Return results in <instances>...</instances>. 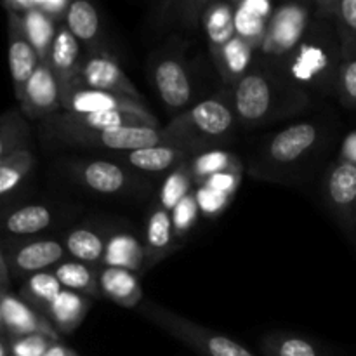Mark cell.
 <instances>
[{
	"label": "cell",
	"instance_id": "obj_14",
	"mask_svg": "<svg viewBox=\"0 0 356 356\" xmlns=\"http://www.w3.org/2000/svg\"><path fill=\"white\" fill-rule=\"evenodd\" d=\"M97 282L101 292L124 308H134L141 302V284L132 271L104 266L97 275Z\"/></svg>",
	"mask_w": 356,
	"mask_h": 356
},
{
	"label": "cell",
	"instance_id": "obj_36",
	"mask_svg": "<svg viewBox=\"0 0 356 356\" xmlns=\"http://www.w3.org/2000/svg\"><path fill=\"white\" fill-rule=\"evenodd\" d=\"M26 141V129L16 113H6L0 117V160L13 153L21 152Z\"/></svg>",
	"mask_w": 356,
	"mask_h": 356
},
{
	"label": "cell",
	"instance_id": "obj_27",
	"mask_svg": "<svg viewBox=\"0 0 356 356\" xmlns=\"http://www.w3.org/2000/svg\"><path fill=\"white\" fill-rule=\"evenodd\" d=\"M329 198L339 209H348L356 202V165L341 160L329 177Z\"/></svg>",
	"mask_w": 356,
	"mask_h": 356
},
{
	"label": "cell",
	"instance_id": "obj_28",
	"mask_svg": "<svg viewBox=\"0 0 356 356\" xmlns=\"http://www.w3.org/2000/svg\"><path fill=\"white\" fill-rule=\"evenodd\" d=\"M306 14L296 7H285L278 13L277 19L273 21V28L270 30V42L278 52L287 51L298 37L301 35L305 26Z\"/></svg>",
	"mask_w": 356,
	"mask_h": 356
},
{
	"label": "cell",
	"instance_id": "obj_44",
	"mask_svg": "<svg viewBox=\"0 0 356 356\" xmlns=\"http://www.w3.org/2000/svg\"><path fill=\"white\" fill-rule=\"evenodd\" d=\"M0 291H9V266L2 249H0Z\"/></svg>",
	"mask_w": 356,
	"mask_h": 356
},
{
	"label": "cell",
	"instance_id": "obj_37",
	"mask_svg": "<svg viewBox=\"0 0 356 356\" xmlns=\"http://www.w3.org/2000/svg\"><path fill=\"white\" fill-rule=\"evenodd\" d=\"M266 356H320L315 344L298 336H270L264 341Z\"/></svg>",
	"mask_w": 356,
	"mask_h": 356
},
{
	"label": "cell",
	"instance_id": "obj_20",
	"mask_svg": "<svg viewBox=\"0 0 356 356\" xmlns=\"http://www.w3.org/2000/svg\"><path fill=\"white\" fill-rule=\"evenodd\" d=\"M17 16H19L24 35H26L28 42H30L31 47L38 54L40 63H47L49 52H51L56 31H58L56 21L35 9L26 10L23 14H17Z\"/></svg>",
	"mask_w": 356,
	"mask_h": 356
},
{
	"label": "cell",
	"instance_id": "obj_7",
	"mask_svg": "<svg viewBox=\"0 0 356 356\" xmlns=\"http://www.w3.org/2000/svg\"><path fill=\"white\" fill-rule=\"evenodd\" d=\"M61 108L65 110V113L70 115H90L115 110H146L141 101L118 96V94L103 92V90L87 89V87L79 86V83H72L68 90L63 94Z\"/></svg>",
	"mask_w": 356,
	"mask_h": 356
},
{
	"label": "cell",
	"instance_id": "obj_11",
	"mask_svg": "<svg viewBox=\"0 0 356 356\" xmlns=\"http://www.w3.org/2000/svg\"><path fill=\"white\" fill-rule=\"evenodd\" d=\"M80 45L79 40L73 37L72 31L65 26H58L54 42H52L51 52H49L47 65L51 66L56 80L59 83L61 96L68 90L73 80L79 75V68L82 65L80 61Z\"/></svg>",
	"mask_w": 356,
	"mask_h": 356
},
{
	"label": "cell",
	"instance_id": "obj_19",
	"mask_svg": "<svg viewBox=\"0 0 356 356\" xmlns=\"http://www.w3.org/2000/svg\"><path fill=\"white\" fill-rule=\"evenodd\" d=\"M216 63L219 66V72L225 76L226 82L238 83L247 75L250 63H252L254 47L247 44L243 38L233 37L226 45H222L218 51H212Z\"/></svg>",
	"mask_w": 356,
	"mask_h": 356
},
{
	"label": "cell",
	"instance_id": "obj_4",
	"mask_svg": "<svg viewBox=\"0 0 356 356\" xmlns=\"http://www.w3.org/2000/svg\"><path fill=\"white\" fill-rule=\"evenodd\" d=\"M72 83H79V86L87 87V89L103 90V92L118 94V96L141 101L138 89L132 86L124 70L118 66V63L113 58L104 54L90 56L89 59L82 61L79 68V75Z\"/></svg>",
	"mask_w": 356,
	"mask_h": 356
},
{
	"label": "cell",
	"instance_id": "obj_22",
	"mask_svg": "<svg viewBox=\"0 0 356 356\" xmlns=\"http://www.w3.org/2000/svg\"><path fill=\"white\" fill-rule=\"evenodd\" d=\"M52 222V214L44 205H24L2 218L0 226L10 235L24 236L44 232Z\"/></svg>",
	"mask_w": 356,
	"mask_h": 356
},
{
	"label": "cell",
	"instance_id": "obj_35",
	"mask_svg": "<svg viewBox=\"0 0 356 356\" xmlns=\"http://www.w3.org/2000/svg\"><path fill=\"white\" fill-rule=\"evenodd\" d=\"M191 184H193V177H191L188 165L183 163L163 183L162 190H160V207L172 212L177 204L191 193Z\"/></svg>",
	"mask_w": 356,
	"mask_h": 356
},
{
	"label": "cell",
	"instance_id": "obj_29",
	"mask_svg": "<svg viewBox=\"0 0 356 356\" xmlns=\"http://www.w3.org/2000/svg\"><path fill=\"white\" fill-rule=\"evenodd\" d=\"M66 28L79 42H92L99 31V16L92 3L76 0L70 3L66 14Z\"/></svg>",
	"mask_w": 356,
	"mask_h": 356
},
{
	"label": "cell",
	"instance_id": "obj_24",
	"mask_svg": "<svg viewBox=\"0 0 356 356\" xmlns=\"http://www.w3.org/2000/svg\"><path fill=\"white\" fill-rule=\"evenodd\" d=\"M61 291L63 285L59 284L52 271H40V273H35L26 278L24 285L21 287L19 298L33 306L42 315H45L47 308L61 294Z\"/></svg>",
	"mask_w": 356,
	"mask_h": 356
},
{
	"label": "cell",
	"instance_id": "obj_17",
	"mask_svg": "<svg viewBox=\"0 0 356 356\" xmlns=\"http://www.w3.org/2000/svg\"><path fill=\"white\" fill-rule=\"evenodd\" d=\"M271 6L263 0H245L235 9V31L236 37L243 38L252 47L259 45L266 37L268 16Z\"/></svg>",
	"mask_w": 356,
	"mask_h": 356
},
{
	"label": "cell",
	"instance_id": "obj_6",
	"mask_svg": "<svg viewBox=\"0 0 356 356\" xmlns=\"http://www.w3.org/2000/svg\"><path fill=\"white\" fill-rule=\"evenodd\" d=\"M7 33H9V68L14 94L17 101L23 99L24 89L40 65L38 54L24 35L17 14L7 13Z\"/></svg>",
	"mask_w": 356,
	"mask_h": 356
},
{
	"label": "cell",
	"instance_id": "obj_38",
	"mask_svg": "<svg viewBox=\"0 0 356 356\" xmlns=\"http://www.w3.org/2000/svg\"><path fill=\"white\" fill-rule=\"evenodd\" d=\"M323 7L332 10L337 19L341 42H355L356 44V0H341V2H327Z\"/></svg>",
	"mask_w": 356,
	"mask_h": 356
},
{
	"label": "cell",
	"instance_id": "obj_39",
	"mask_svg": "<svg viewBox=\"0 0 356 356\" xmlns=\"http://www.w3.org/2000/svg\"><path fill=\"white\" fill-rule=\"evenodd\" d=\"M10 356H45L56 339L42 334H31L23 337H7Z\"/></svg>",
	"mask_w": 356,
	"mask_h": 356
},
{
	"label": "cell",
	"instance_id": "obj_9",
	"mask_svg": "<svg viewBox=\"0 0 356 356\" xmlns=\"http://www.w3.org/2000/svg\"><path fill=\"white\" fill-rule=\"evenodd\" d=\"M66 249L56 240H33L16 247L7 259V266L17 275H35L63 263Z\"/></svg>",
	"mask_w": 356,
	"mask_h": 356
},
{
	"label": "cell",
	"instance_id": "obj_41",
	"mask_svg": "<svg viewBox=\"0 0 356 356\" xmlns=\"http://www.w3.org/2000/svg\"><path fill=\"white\" fill-rule=\"evenodd\" d=\"M195 197H197V204L200 212L207 216H216L229 204L233 197H228V195L221 193V191H216L212 188L205 186V184H200L197 191H195Z\"/></svg>",
	"mask_w": 356,
	"mask_h": 356
},
{
	"label": "cell",
	"instance_id": "obj_43",
	"mask_svg": "<svg viewBox=\"0 0 356 356\" xmlns=\"http://www.w3.org/2000/svg\"><path fill=\"white\" fill-rule=\"evenodd\" d=\"M343 160L355 163L356 165V132L350 134L343 145Z\"/></svg>",
	"mask_w": 356,
	"mask_h": 356
},
{
	"label": "cell",
	"instance_id": "obj_10",
	"mask_svg": "<svg viewBox=\"0 0 356 356\" xmlns=\"http://www.w3.org/2000/svg\"><path fill=\"white\" fill-rule=\"evenodd\" d=\"M236 113L245 124H257L271 106L270 82L261 73H247L235 89Z\"/></svg>",
	"mask_w": 356,
	"mask_h": 356
},
{
	"label": "cell",
	"instance_id": "obj_23",
	"mask_svg": "<svg viewBox=\"0 0 356 356\" xmlns=\"http://www.w3.org/2000/svg\"><path fill=\"white\" fill-rule=\"evenodd\" d=\"M174 238L172 216L169 211L159 207L152 212L146 226V256L148 264L155 263L156 259L163 257V254L170 249Z\"/></svg>",
	"mask_w": 356,
	"mask_h": 356
},
{
	"label": "cell",
	"instance_id": "obj_8",
	"mask_svg": "<svg viewBox=\"0 0 356 356\" xmlns=\"http://www.w3.org/2000/svg\"><path fill=\"white\" fill-rule=\"evenodd\" d=\"M19 103L30 118L52 117L61 108L59 83L47 63H40L35 70Z\"/></svg>",
	"mask_w": 356,
	"mask_h": 356
},
{
	"label": "cell",
	"instance_id": "obj_32",
	"mask_svg": "<svg viewBox=\"0 0 356 356\" xmlns=\"http://www.w3.org/2000/svg\"><path fill=\"white\" fill-rule=\"evenodd\" d=\"M65 249L80 263H99L104 256V243L97 233L73 229L65 240Z\"/></svg>",
	"mask_w": 356,
	"mask_h": 356
},
{
	"label": "cell",
	"instance_id": "obj_31",
	"mask_svg": "<svg viewBox=\"0 0 356 356\" xmlns=\"http://www.w3.org/2000/svg\"><path fill=\"white\" fill-rule=\"evenodd\" d=\"M191 177L197 183H204L209 177L221 172H229V170H242L240 162L236 156L228 152H209L204 155H198L193 162L188 165Z\"/></svg>",
	"mask_w": 356,
	"mask_h": 356
},
{
	"label": "cell",
	"instance_id": "obj_3",
	"mask_svg": "<svg viewBox=\"0 0 356 356\" xmlns=\"http://www.w3.org/2000/svg\"><path fill=\"white\" fill-rule=\"evenodd\" d=\"M61 136L72 134V132H104L115 131L122 127H160V122L149 113L148 110L131 111V110H115L103 111V113L90 115H70L63 113L56 120Z\"/></svg>",
	"mask_w": 356,
	"mask_h": 356
},
{
	"label": "cell",
	"instance_id": "obj_5",
	"mask_svg": "<svg viewBox=\"0 0 356 356\" xmlns=\"http://www.w3.org/2000/svg\"><path fill=\"white\" fill-rule=\"evenodd\" d=\"M0 309H2L3 329H6L7 337L42 334V336L59 341L58 330L49 322L47 316L37 312L19 296L10 294L9 291H0Z\"/></svg>",
	"mask_w": 356,
	"mask_h": 356
},
{
	"label": "cell",
	"instance_id": "obj_2",
	"mask_svg": "<svg viewBox=\"0 0 356 356\" xmlns=\"http://www.w3.org/2000/svg\"><path fill=\"white\" fill-rule=\"evenodd\" d=\"M66 141H79L89 146H103L117 152H139L155 146H176L181 141V136L176 134V129L170 125L167 131L155 127H122L115 131L104 132H72L63 136Z\"/></svg>",
	"mask_w": 356,
	"mask_h": 356
},
{
	"label": "cell",
	"instance_id": "obj_13",
	"mask_svg": "<svg viewBox=\"0 0 356 356\" xmlns=\"http://www.w3.org/2000/svg\"><path fill=\"white\" fill-rule=\"evenodd\" d=\"M318 132L312 124H296L278 132L270 143V155L277 162L289 163L305 155L316 143Z\"/></svg>",
	"mask_w": 356,
	"mask_h": 356
},
{
	"label": "cell",
	"instance_id": "obj_40",
	"mask_svg": "<svg viewBox=\"0 0 356 356\" xmlns=\"http://www.w3.org/2000/svg\"><path fill=\"white\" fill-rule=\"evenodd\" d=\"M198 212H200V209H198L195 193L186 195V197L177 204V207L170 212V216H172L174 236L186 235V233L193 228L195 222H197Z\"/></svg>",
	"mask_w": 356,
	"mask_h": 356
},
{
	"label": "cell",
	"instance_id": "obj_18",
	"mask_svg": "<svg viewBox=\"0 0 356 356\" xmlns=\"http://www.w3.org/2000/svg\"><path fill=\"white\" fill-rule=\"evenodd\" d=\"M176 124H188L205 136H221L233 125V115L221 101L207 99L198 103Z\"/></svg>",
	"mask_w": 356,
	"mask_h": 356
},
{
	"label": "cell",
	"instance_id": "obj_26",
	"mask_svg": "<svg viewBox=\"0 0 356 356\" xmlns=\"http://www.w3.org/2000/svg\"><path fill=\"white\" fill-rule=\"evenodd\" d=\"M52 273L63 285V289L79 292L83 296H99V282L94 271L80 261H63Z\"/></svg>",
	"mask_w": 356,
	"mask_h": 356
},
{
	"label": "cell",
	"instance_id": "obj_1",
	"mask_svg": "<svg viewBox=\"0 0 356 356\" xmlns=\"http://www.w3.org/2000/svg\"><path fill=\"white\" fill-rule=\"evenodd\" d=\"M143 313L156 327L169 332L170 336L179 339L181 343L188 344L204 356H254L236 341L221 336L218 332H212L205 327L197 325V323L190 322L183 316L174 315V313L159 308V306H148Z\"/></svg>",
	"mask_w": 356,
	"mask_h": 356
},
{
	"label": "cell",
	"instance_id": "obj_47",
	"mask_svg": "<svg viewBox=\"0 0 356 356\" xmlns=\"http://www.w3.org/2000/svg\"><path fill=\"white\" fill-rule=\"evenodd\" d=\"M0 334L6 336V329H3V320H2V309H0Z\"/></svg>",
	"mask_w": 356,
	"mask_h": 356
},
{
	"label": "cell",
	"instance_id": "obj_12",
	"mask_svg": "<svg viewBox=\"0 0 356 356\" xmlns=\"http://www.w3.org/2000/svg\"><path fill=\"white\" fill-rule=\"evenodd\" d=\"M155 86L169 110L177 111L190 101L191 86L183 65L176 59H163L155 70Z\"/></svg>",
	"mask_w": 356,
	"mask_h": 356
},
{
	"label": "cell",
	"instance_id": "obj_45",
	"mask_svg": "<svg viewBox=\"0 0 356 356\" xmlns=\"http://www.w3.org/2000/svg\"><path fill=\"white\" fill-rule=\"evenodd\" d=\"M45 356H76V355L73 353L70 348H66L65 344H61L59 341H56V343L49 348V351L45 353Z\"/></svg>",
	"mask_w": 356,
	"mask_h": 356
},
{
	"label": "cell",
	"instance_id": "obj_16",
	"mask_svg": "<svg viewBox=\"0 0 356 356\" xmlns=\"http://www.w3.org/2000/svg\"><path fill=\"white\" fill-rule=\"evenodd\" d=\"M103 264L108 268L132 271V273L141 271L145 264L149 266L145 245L127 233H120L108 240L104 245Z\"/></svg>",
	"mask_w": 356,
	"mask_h": 356
},
{
	"label": "cell",
	"instance_id": "obj_42",
	"mask_svg": "<svg viewBox=\"0 0 356 356\" xmlns=\"http://www.w3.org/2000/svg\"><path fill=\"white\" fill-rule=\"evenodd\" d=\"M240 179H242V170H229V172L216 174V176L205 179L202 184L216 191H221V193L228 195V197H233L236 188H238Z\"/></svg>",
	"mask_w": 356,
	"mask_h": 356
},
{
	"label": "cell",
	"instance_id": "obj_46",
	"mask_svg": "<svg viewBox=\"0 0 356 356\" xmlns=\"http://www.w3.org/2000/svg\"><path fill=\"white\" fill-rule=\"evenodd\" d=\"M0 356H10L9 341H7V336H3V334H0Z\"/></svg>",
	"mask_w": 356,
	"mask_h": 356
},
{
	"label": "cell",
	"instance_id": "obj_33",
	"mask_svg": "<svg viewBox=\"0 0 356 356\" xmlns=\"http://www.w3.org/2000/svg\"><path fill=\"white\" fill-rule=\"evenodd\" d=\"M31 167H33V155L28 149H21L0 160V198L16 190Z\"/></svg>",
	"mask_w": 356,
	"mask_h": 356
},
{
	"label": "cell",
	"instance_id": "obj_15",
	"mask_svg": "<svg viewBox=\"0 0 356 356\" xmlns=\"http://www.w3.org/2000/svg\"><path fill=\"white\" fill-rule=\"evenodd\" d=\"M89 306L90 301L87 299V296L63 289L61 294L47 308L45 316L58 332L70 334L83 322L87 312H89Z\"/></svg>",
	"mask_w": 356,
	"mask_h": 356
},
{
	"label": "cell",
	"instance_id": "obj_25",
	"mask_svg": "<svg viewBox=\"0 0 356 356\" xmlns=\"http://www.w3.org/2000/svg\"><path fill=\"white\" fill-rule=\"evenodd\" d=\"M83 184L97 193H117L125 186V172L117 163L106 162V160H96V162L86 163L82 169Z\"/></svg>",
	"mask_w": 356,
	"mask_h": 356
},
{
	"label": "cell",
	"instance_id": "obj_34",
	"mask_svg": "<svg viewBox=\"0 0 356 356\" xmlns=\"http://www.w3.org/2000/svg\"><path fill=\"white\" fill-rule=\"evenodd\" d=\"M339 92L348 106H356V44L341 42V65L337 70Z\"/></svg>",
	"mask_w": 356,
	"mask_h": 356
},
{
	"label": "cell",
	"instance_id": "obj_21",
	"mask_svg": "<svg viewBox=\"0 0 356 356\" xmlns=\"http://www.w3.org/2000/svg\"><path fill=\"white\" fill-rule=\"evenodd\" d=\"M202 23L211 42V51H218L222 45L228 44L235 31V10L229 3H212L202 14Z\"/></svg>",
	"mask_w": 356,
	"mask_h": 356
},
{
	"label": "cell",
	"instance_id": "obj_30",
	"mask_svg": "<svg viewBox=\"0 0 356 356\" xmlns=\"http://www.w3.org/2000/svg\"><path fill=\"white\" fill-rule=\"evenodd\" d=\"M183 149L177 146H155L129 153L127 159L132 167L146 172H163L170 169L183 156Z\"/></svg>",
	"mask_w": 356,
	"mask_h": 356
}]
</instances>
